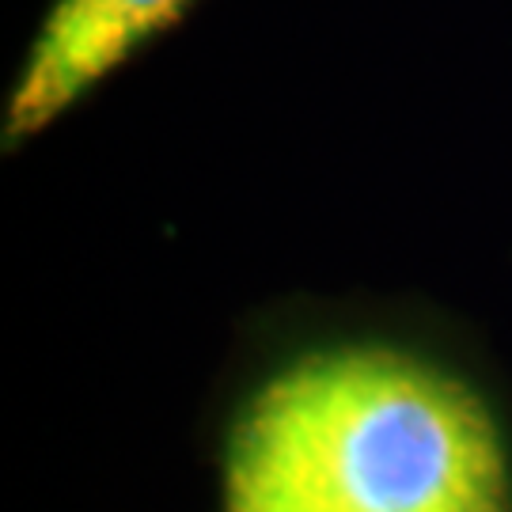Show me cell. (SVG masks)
Wrapping results in <instances>:
<instances>
[{"instance_id": "2", "label": "cell", "mask_w": 512, "mask_h": 512, "mask_svg": "<svg viewBox=\"0 0 512 512\" xmlns=\"http://www.w3.org/2000/svg\"><path fill=\"white\" fill-rule=\"evenodd\" d=\"M198 0H54L4 107L0 141L12 152L54 126Z\"/></svg>"}, {"instance_id": "1", "label": "cell", "mask_w": 512, "mask_h": 512, "mask_svg": "<svg viewBox=\"0 0 512 512\" xmlns=\"http://www.w3.org/2000/svg\"><path fill=\"white\" fill-rule=\"evenodd\" d=\"M486 403L403 349H327L239 414L224 512H509Z\"/></svg>"}]
</instances>
